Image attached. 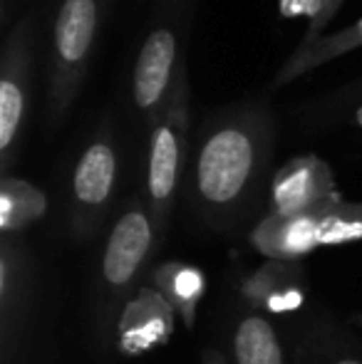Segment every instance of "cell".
Here are the masks:
<instances>
[{
    "label": "cell",
    "mask_w": 362,
    "mask_h": 364,
    "mask_svg": "<svg viewBox=\"0 0 362 364\" xmlns=\"http://www.w3.org/2000/svg\"><path fill=\"white\" fill-rule=\"evenodd\" d=\"M275 146V122L263 102L246 100L211 114L193 151L191 198L198 216L228 225L258 196Z\"/></svg>",
    "instance_id": "1"
},
{
    "label": "cell",
    "mask_w": 362,
    "mask_h": 364,
    "mask_svg": "<svg viewBox=\"0 0 362 364\" xmlns=\"http://www.w3.org/2000/svg\"><path fill=\"white\" fill-rule=\"evenodd\" d=\"M102 23V0H63L50 45L48 119L58 127L75 105L87 75Z\"/></svg>",
    "instance_id": "2"
},
{
    "label": "cell",
    "mask_w": 362,
    "mask_h": 364,
    "mask_svg": "<svg viewBox=\"0 0 362 364\" xmlns=\"http://www.w3.org/2000/svg\"><path fill=\"white\" fill-rule=\"evenodd\" d=\"M188 144V77L181 68L174 92L149 124V156H147V206L156 233H164L179 191Z\"/></svg>",
    "instance_id": "3"
},
{
    "label": "cell",
    "mask_w": 362,
    "mask_h": 364,
    "mask_svg": "<svg viewBox=\"0 0 362 364\" xmlns=\"http://www.w3.org/2000/svg\"><path fill=\"white\" fill-rule=\"evenodd\" d=\"M156 225L151 220L149 206L144 201H132L115 220L107 235L105 253L100 268V290L105 300L107 315L115 312L117 305H124L137 290V280L142 278L147 263L156 245ZM102 332L107 330V317L102 322Z\"/></svg>",
    "instance_id": "4"
},
{
    "label": "cell",
    "mask_w": 362,
    "mask_h": 364,
    "mask_svg": "<svg viewBox=\"0 0 362 364\" xmlns=\"http://www.w3.org/2000/svg\"><path fill=\"white\" fill-rule=\"evenodd\" d=\"M119 176V151L110 124H102L82 149L70 188V225L75 238L85 240L102 225L112 206Z\"/></svg>",
    "instance_id": "5"
},
{
    "label": "cell",
    "mask_w": 362,
    "mask_h": 364,
    "mask_svg": "<svg viewBox=\"0 0 362 364\" xmlns=\"http://www.w3.org/2000/svg\"><path fill=\"white\" fill-rule=\"evenodd\" d=\"M33 53L35 18L25 15L5 38L3 60H0V168H3V176L15 161L25 117H28Z\"/></svg>",
    "instance_id": "6"
},
{
    "label": "cell",
    "mask_w": 362,
    "mask_h": 364,
    "mask_svg": "<svg viewBox=\"0 0 362 364\" xmlns=\"http://www.w3.org/2000/svg\"><path fill=\"white\" fill-rule=\"evenodd\" d=\"M183 63L179 60V30L156 20L147 33L132 70V105L151 124L169 102Z\"/></svg>",
    "instance_id": "7"
},
{
    "label": "cell",
    "mask_w": 362,
    "mask_h": 364,
    "mask_svg": "<svg viewBox=\"0 0 362 364\" xmlns=\"http://www.w3.org/2000/svg\"><path fill=\"white\" fill-rule=\"evenodd\" d=\"M343 201L333 168L315 154H300L285 161L271 178L268 213L271 216H303L325 211Z\"/></svg>",
    "instance_id": "8"
},
{
    "label": "cell",
    "mask_w": 362,
    "mask_h": 364,
    "mask_svg": "<svg viewBox=\"0 0 362 364\" xmlns=\"http://www.w3.org/2000/svg\"><path fill=\"white\" fill-rule=\"evenodd\" d=\"M176 312L154 285H139L119 307L115 322L117 350L124 357H142L164 347L174 335Z\"/></svg>",
    "instance_id": "9"
},
{
    "label": "cell",
    "mask_w": 362,
    "mask_h": 364,
    "mask_svg": "<svg viewBox=\"0 0 362 364\" xmlns=\"http://www.w3.org/2000/svg\"><path fill=\"white\" fill-rule=\"evenodd\" d=\"M30 307V260L20 235L0 238V347L10 364Z\"/></svg>",
    "instance_id": "10"
},
{
    "label": "cell",
    "mask_w": 362,
    "mask_h": 364,
    "mask_svg": "<svg viewBox=\"0 0 362 364\" xmlns=\"http://www.w3.org/2000/svg\"><path fill=\"white\" fill-rule=\"evenodd\" d=\"M320 213H303V216H271L266 213L253 225L251 245L266 260H283L298 263L308 253L320 248Z\"/></svg>",
    "instance_id": "11"
},
{
    "label": "cell",
    "mask_w": 362,
    "mask_h": 364,
    "mask_svg": "<svg viewBox=\"0 0 362 364\" xmlns=\"http://www.w3.org/2000/svg\"><path fill=\"white\" fill-rule=\"evenodd\" d=\"M241 297L251 307H263L271 312H288L303 302L300 270L295 263L266 260L241 283Z\"/></svg>",
    "instance_id": "12"
},
{
    "label": "cell",
    "mask_w": 362,
    "mask_h": 364,
    "mask_svg": "<svg viewBox=\"0 0 362 364\" xmlns=\"http://www.w3.org/2000/svg\"><path fill=\"white\" fill-rule=\"evenodd\" d=\"M149 285H154L169 300L183 327L191 330L206 292V278L201 270L183 260H166L149 273Z\"/></svg>",
    "instance_id": "13"
},
{
    "label": "cell",
    "mask_w": 362,
    "mask_h": 364,
    "mask_svg": "<svg viewBox=\"0 0 362 364\" xmlns=\"http://www.w3.org/2000/svg\"><path fill=\"white\" fill-rule=\"evenodd\" d=\"M45 213L48 196L43 188L10 173L0 178V233L20 235L30 225L40 223Z\"/></svg>",
    "instance_id": "14"
},
{
    "label": "cell",
    "mask_w": 362,
    "mask_h": 364,
    "mask_svg": "<svg viewBox=\"0 0 362 364\" xmlns=\"http://www.w3.org/2000/svg\"><path fill=\"white\" fill-rule=\"evenodd\" d=\"M355 48H362V18H358L355 23H350L348 28L338 30L335 35L328 38H320L318 43H313L308 50H295L293 58L278 70V75L273 77L271 87H283L288 82L298 80V77L308 75L310 70L320 68V65L330 63L335 58H343L345 53Z\"/></svg>",
    "instance_id": "15"
},
{
    "label": "cell",
    "mask_w": 362,
    "mask_h": 364,
    "mask_svg": "<svg viewBox=\"0 0 362 364\" xmlns=\"http://www.w3.org/2000/svg\"><path fill=\"white\" fill-rule=\"evenodd\" d=\"M236 364H288L275 327L263 315H248L233 330Z\"/></svg>",
    "instance_id": "16"
},
{
    "label": "cell",
    "mask_w": 362,
    "mask_h": 364,
    "mask_svg": "<svg viewBox=\"0 0 362 364\" xmlns=\"http://www.w3.org/2000/svg\"><path fill=\"white\" fill-rule=\"evenodd\" d=\"M362 240V203L338 201L320 213V248Z\"/></svg>",
    "instance_id": "17"
},
{
    "label": "cell",
    "mask_w": 362,
    "mask_h": 364,
    "mask_svg": "<svg viewBox=\"0 0 362 364\" xmlns=\"http://www.w3.org/2000/svg\"><path fill=\"white\" fill-rule=\"evenodd\" d=\"M340 3H343V0H283V13L285 15H290V13L298 10L300 15L310 18L308 38L303 40V45H300L298 50H308L313 43H318L320 28H323V25L328 23L335 13H338Z\"/></svg>",
    "instance_id": "18"
},
{
    "label": "cell",
    "mask_w": 362,
    "mask_h": 364,
    "mask_svg": "<svg viewBox=\"0 0 362 364\" xmlns=\"http://www.w3.org/2000/svg\"><path fill=\"white\" fill-rule=\"evenodd\" d=\"M330 364H362L360 357H350V355H343V357H335Z\"/></svg>",
    "instance_id": "19"
},
{
    "label": "cell",
    "mask_w": 362,
    "mask_h": 364,
    "mask_svg": "<svg viewBox=\"0 0 362 364\" xmlns=\"http://www.w3.org/2000/svg\"><path fill=\"white\" fill-rule=\"evenodd\" d=\"M350 122H353V124L358 127V129H362V105L358 107V109L353 112V117H350Z\"/></svg>",
    "instance_id": "20"
}]
</instances>
